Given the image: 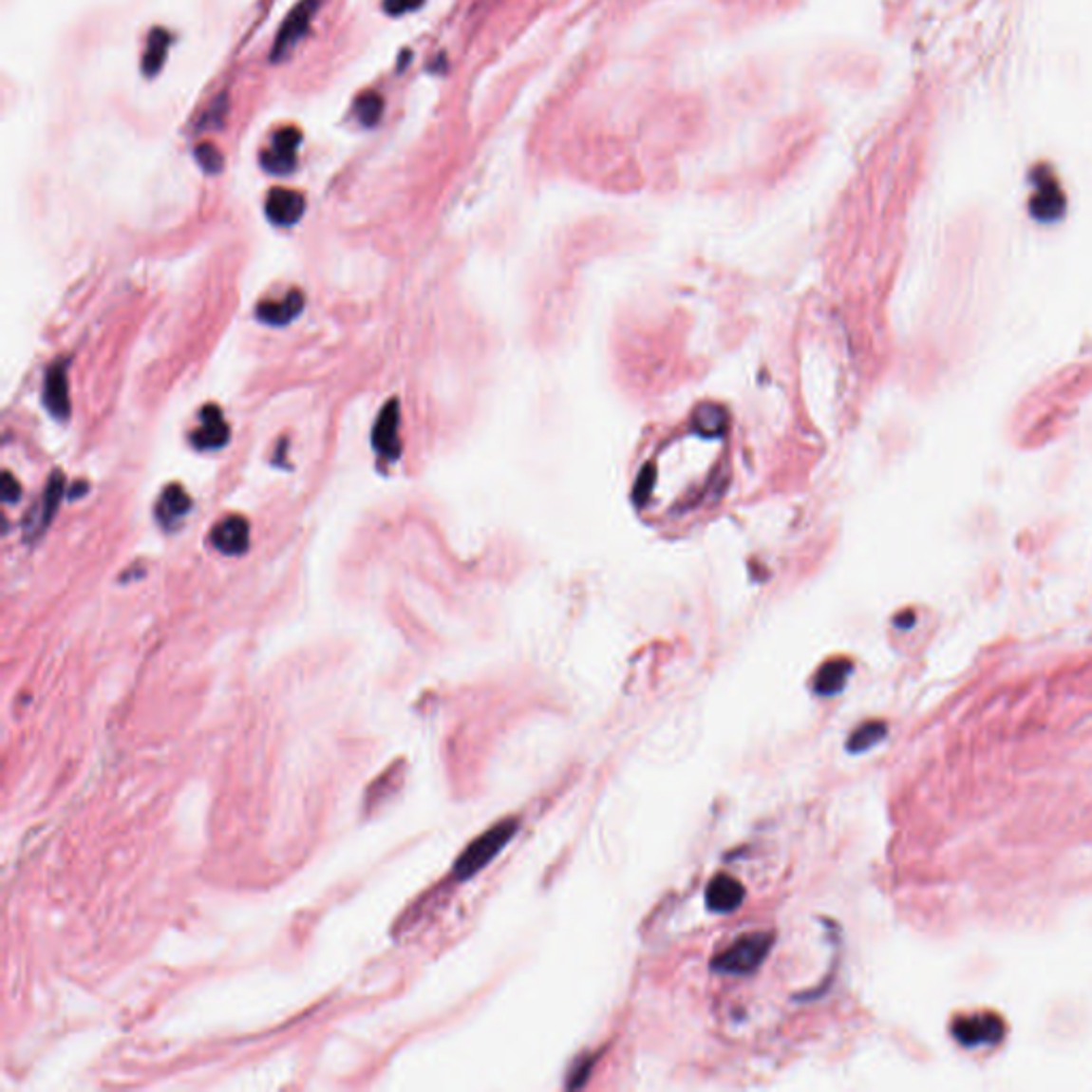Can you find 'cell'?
I'll return each mask as SVG.
<instances>
[{
	"label": "cell",
	"mask_w": 1092,
	"mask_h": 1092,
	"mask_svg": "<svg viewBox=\"0 0 1092 1092\" xmlns=\"http://www.w3.org/2000/svg\"><path fill=\"white\" fill-rule=\"evenodd\" d=\"M517 830H518L517 819H504L489 828L487 832H482V835L472 840V843L463 849V854L459 856V860L455 862L453 869L455 877L463 881L474 877L476 873H480L484 866H487L493 857L513 840Z\"/></svg>",
	"instance_id": "cell-1"
},
{
	"label": "cell",
	"mask_w": 1092,
	"mask_h": 1092,
	"mask_svg": "<svg viewBox=\"0 0 1092 1092\" xmlns=\"http://www.w3.org/2000/svg\"><path fill=\"white\" fill-rule=\"evenodd\" d=\"M770 948H773L770 932L744 934L713 960V969L727 975H749L764 962Z\"/></svg>",
	"instance_id": "cell-2"
},
{
	"label": "cell",
	"mask_w": 1092,
	"mask_h": 1092,
	"mask_svg": "<svg viewBox=\"0 0 1092 1092\" xmlns=\"http://www.w3.org/2000/svg\"><path fill=\"white\" fill-rule=\"evenodd\" d=\"M951 1035H954L956 1042L965 1047L994 1045L1003 1039L1005 1025L992 1011L969 1013V1016H958L954 1020V1025H951Z\"/></svg>",
	"instance_id": "cell-3"
},
{
	"label": "cell",
	"mask_w": 1092,
	"mask_h": 1092,
	"mask_svg": "<svg viewBox=\"0 0 1092 1092\" xmlns=\"http://www.w3.org/2000/svg\"><path fill=\"white\" fill-rule=\"evenodd\" d=\"M318 5H320L318 0H299V3L291 9V13L286 15V20L282 22L280 30H277V37L273 41L272 47L273 63H282V60L294 49V46L306 37L311 22H314Z\"/></svg>",
	"instance_id": "cell-4"
},
{
	"label": "cell",
	"mask_w": 1092,
	"mask_h": 1092,
	"mask_svg": "<svg viewBox=\"0 0 1092 1092\" xmlns=\"http://www.w3.org/2000/svg\"><path fill=\"white\" fill-rule=\"evenodd\" d=\"M1033 178H1035V184H1037V193L1033 198H1030V214H1033L1035 218L1042 220V222L1059 220L1061 216L1064 214V205H1067L1063 190H1061V184L1056 181L1050 169H1045V167L1035 169Z\"/></svg>",
	"instance_id": "cell-5"
},
{
	"label": "cell",
	"mask_w": 1092,
	"mask_h": 1092,
	"mask_svg": "<svg viewBox=\"0 0 1092 1092\" xmlns=\"http://www.w3.org/2000/svg\"><path fill=\"white\" fill-rule=\"evenodd\" d=\"M301 145V131L294 126L280 128L272 137V147L261 156V164L267 173L284 176L297 167V150Z\"/></svg>",
	"instance_id": "cell-6"
},
{
	"label": "cell",
	"mask_w": 1092,
	"mask_h": 1092,
	"mask_svg": "<svg viewBox=\"0 0 1092 1092\" xmlns=\"http://www.w3.org/2000/svg\"><path fill=\"white\" fill-rule=\"evenodd\" d=\"M400 419V402L388 400L374 424V448L380 457L388 459V461H397L402 455Z\"/></svg>",
	"instance_id": "cell-7"
},
{
	"label": "cell",
	"mask_w": 1092,
	"mask_h": 1092,
	"mask_svg": "<svg viewBox=\"0 0 1092 1092\" xmlns=\"http://www.w3.org/2000/svg\"><path fill=\"white\" fill-rule=\"evenodd\" d=\"M265 214L277 227H292L306 214V197L291 188H273L267 195Z\"/></svg>",
	"instance_id": "cell-8"
},
{
	"label": "cell",
	"mask_w": 1092,
	"mask_h": 1092,
	"mask_svg": "<svg viewBox=\"0 0 1092 1092\" xmlns=\"http://www.w3.org/2000/svg\"><path fill=\"white\" fill-rule=\"evenodd\" d=\"M231 429L218 405H205L201 410V424L193 431V446L198 450H218L227 446Z\"/></svg>",
	"instance_id": "cell-9"
},
{
	"label": "cell",
	"mask_w": 1092,
	"mask_h": 1092,
	"mask_svg": "<svg viewBox=\"0 0 1092 1092\" xmlns=\"http://www.w3.org/2000/svg\"><path fill=\"white\" fill-rule=\"evenodd\" d=\"M212 544L222 555H244L250 546V525L244 517H227L212 530Z\"/></svg>",
	"instance_id": "cell-10"
},
{
	"label": "cell",
	"mask_w": 1092,
	"mask_h": 1092,
	"mask_svg": "<svg viewBox=\"0 0 1092 1092\" xmlns=\"http://www.w3.org/2000/svg\"><path fill=\"white\" fill-rule=\"evenodd\" d=\"M306 308V297L301 291L286 292L280 301H263L256 308V318L265 325L284 327L297 318Z\"/></svg>",
	"instance_id": "cell-11"
},
{
	"label": "cell",
	"mask_w": 1092,
	"mask_h": 1092,
	"mask_svg": "<svg viewBox=\"0 0 1092 1092\" xmlns=\"http://www.w3.org/2000/svg\"><path fill=\"white\" fill-rule=\"evenodd\" d=\"M744 898V890L741 881H736L730 875H717V877L708 883L706 890V905L710 912L715 913H730L739 909Z\"/></svg>",
	"instance_id": "cell-12"
},
{
	"label": "cell",
	"mask_w": 1092,
	"mask_h": 1092,
	"mask_svg": "<svg viewBox=\"0 0 1092 1092\" xmlns=\"http://www.w3.org/2000/svg\"><path fill=\"white\" fill-rule=\"evenodd\" d=\"M43 402L49 414H54L58 421H65L71 414V402H68V380L65 366H54L46 376V386H43Z\"/></svg>",
	"instance_id": "cell-13"
},
{
	"label": "cell",
	"mask_w": 1092,
	"mask_h": 1092,
	"mask_svg": "<svg viewBox=\"0 0 1092 1092\" xmlns=\"http://www.w3.org/2000/svg\"><path fill=\"white\" fill-rule=\"evenodd\" d=\"M190 506H193V501H190L188 493L181 489L179 484H169V487L162 491L159 506H156V518H159L160 525L171 527L179 523L181 518L188 515Z\"/></svg>",
	"instance_id": "cell-14"
},
{
	"label": "cell",
	"mask_w": 1092,
	"mask_h": 1092,
	"mask_svg": "<svg viewBox=\"0 0 1092 1092\" xmlns=\"http://www.w3.org/2000/svg\"><path fill=\"white\" fill-rule=\"evenodd\" d=\"M171 46V34L164 28H152L150 37H147V46L141 58V71L145 77H156L164 66L167 60V51Z\"/></svg>",
	"instance_id": "cell-15"
},
{
	"label": "cell",
	"mask_w": 1092,
	"mask_h": 1092,
	"mask_svg": "<svg viewBox=\"0 0 1092 1092\" xmlns=\"http://www.w3.org/2000/svg\"><path fill=\"white\" fill-rule=\"evenodd\" d=\"M849 672H852V664L845 660L823 664L816 677V691L821 693V696H835V693L845 687Z\"/></svg>",
	"instance_id": "cell-16"
},
{
	"label": "cell",
	"mask_w": 1092,
	"mask_h": 1092,
	"mask_svg": "<svg viewBox=\"0 0 1092 1092\" xmlns=\"http://www.w3.org/2000/svg\"><path fill=\"white\" fill-rule=\"evenodd\" d=\"M886 730L888 727L883 722H866L860 727H856L852 736H849L847 749L852 753H862L866 749H871L873 744H877L879 741H883Z\"/></svg>",
	"instance_id": "cell-17"
},
{
	"label": "cell",
	"mask_w": 1092,
	"mask_h": 1092,
	"mask_svg": "<svg viewBox=\"0 0 1092 1092\" xmlns=\"http://www.w3.org/2000/svg\"><path fill=\"white\" fill-rule=\"evenodd\" d=\"M354 107H357V116H359V122L363 126H376L380 122V118L385 114V99L380 97L378 92L374 90H367L363 92L361 97L354 103Z\"/></svg>",
	"instance_id": "cell-18"
},
{
	"label": "cell",
	"mask_w": 1092,
	"mask_h": 1092,
	"mask_svg": "<svg viewBox=\"0 0 1092 1092\" xmlns=\"http://www.w3.org/2000/svg\"><path fill=\"white\" fill-rule=\"evenodd\" d=\"M65 487V479L60 472L51 474V479L47 482V489H46V496H43V515H41V527H47L51 523V518H54L58 504H60V498H63V489Z\"/></svg>",
	"instance_id": "cell-19"
},
{
	"label": "cell",
	"mask_w": 1092,
	"mask_h": 1092,
	"mask_svg": "<svg viewBox=\"0 0 1092 1092\" xmlns=\"http://www.w3.org/2000/svg\"><path fill=\"white\" fill-rule=\"evenodd\" d=\"M195 159L198 162V167H201L205 173H220L224 167V159L218 147L210 141H203L195 147Z\"/></svg>",
	"instance_id": "cell-20"
},
{
	"label": "cell",
	"mask_w": 1092,
	"mask_h": 1092,
	"mask_svg": "<svg viewBox=\"0 0 1092 1092\" xmlns=\"http://www.w3.org/2000/svg\"><path fill=\"white\" fill-rule=\"evenodd\" d=\"M227 109H229L227 94H220V97L212 103L210 109L205 111V116L201 118V124L198 126L205 128V131L207 128H220L224 122V116H227Z\"/></svg>",
	"instance_id": "cell-21"
},
{
	"label": "cell",
	"mask_w": 1092,
	"mask_h": 1092,
	"mask_svg": "<svg viewBox=\"0 0 1092 1092\" xmlns=\"http://www.w3.org/2000/svg\"><path fill=\"white\" fill-rule=\"evenodd\" d=\"M424 0H385V11L388 15H404V13H410L416 11V9L423 7Z\"/></svg>",
	"instance_id": "cell-22"
},
{
	"label": "cell",
	"mask_w": 1092,
	"mask_h": 1092,
	"mask_svg": "<svg viewBox=\"0 0 1092 1092\" xmlns=\"http://www.w3.org/2000/svg\"><path fill=\"white\" fill-rule=\"evenodd\" d=\"M22 496V489H20V482L13 479L11 472H5L3 474V501L5 504H15L17 499Z\"/></svg>",
	"instance_id": "cell-23"
},
{
	"label": "cell",
	"mask_w": 1092,
	"mask_h": 1092,
	"mask_svg": "<svg viewBox=\"0 0 1092 1092\" xmlns=\"http://www.w3.org/2000/svg\"><path fill=\"white\" fill-rule=\"evenodd\" d=\"M73 487H75V489H73L71 493H68V499H77V498L82 496V493H85V484H84V482H75Z\"/></svg>",
	"instance_id": "cell-24"
}]
</instances>
